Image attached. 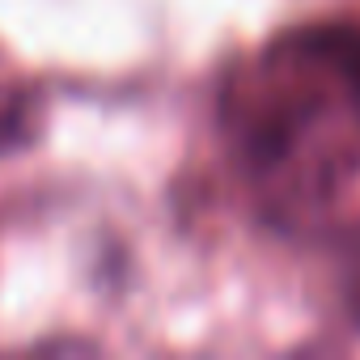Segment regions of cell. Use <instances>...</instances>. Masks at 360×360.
I'll list each match as a JSON object with an SVG mask.
<instances>
[{
    "label": "cell",
    "instance_id": "obj_1",
    "mask_svg": "<svg viewBox=\"0 0 360 360\" xmlns=\"http://www.w3.org/2000/svg\"><path fill=\"white\" fill-rule=\"evenodd\" d=\"M229 131L280 208H318L360 157V22L280 34L229 89Z\"/></svg>",
    "mask_w": 360,
    "mask_h": 360
},
{
    "label": "cell",
    "instance_id": "obj_3",
    "mask_svg": "<svg viewBox=\"0 0 360 360\" xmlns=\"http://www.w3.org/2000/svg\"><path fill=\"white\" fill-rule=\"evenodd\" d=\"M39 123H43L39 94L22 85H0V157L26 148L39 136Z\"/></svg>",
    "mask_w": 360,
    "mask_h": 360
},
{
    "label": "cell",
    "instance_id": "obj_2",
    "mask_svg": "<svg viewBox=\"0 0 360 360\" xmlns=\"http://www.w3.org/2000/svg\"><path fill=\"white\" fill-rule=\"evenodd\" d=\"M330 288L343 322L360 330V221L339 229L330 242Z\"/></svg>",
    "mask_w": 360,
    "mask_h": 360
}]
</instances>
